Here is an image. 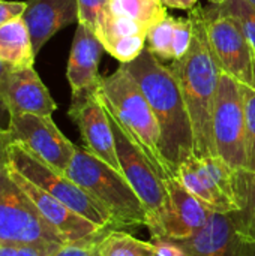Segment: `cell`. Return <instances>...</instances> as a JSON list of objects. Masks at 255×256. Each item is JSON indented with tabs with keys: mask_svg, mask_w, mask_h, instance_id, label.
<instances>
[{
	"mask_svg": "<svg viewBox=\"0 0 255 256\" xmlns=\"http://www.w3.org/2000/svg\"><path fill=\"white\" fill-rule=\"evenodd\" d=\"M192 40L188 52L170 68L179 82L194 134V154L218 156L213 141V110L222 69L210 46L204 8H192Z\"/></svg>",
	"mask_w": 255,
	"mask_h": 256,
	"instance_id": "obj_1",
	"label": "cell"
},
{
	"mask_svg": "<svg viewBox=\"0 0 255 256\" xmlns=\"http://www.w3.org/2000/svg\"><path fill=\"white\" fill-rule=\"evenodd\" d=\"M143 88L161 129V153L173 176L179 165L194 154L191 118L179 82L170 66L147 48L132 62L120 64Z\"/></svg>",
	"mask_w": 255,
	"mask_h": 256,
	"instance_id": "obj_2",
	"label": "cell"
},
{
	"mask_svg": "<svg viewBox=\"0 0 255 256\" xmlns=\"http://www.w3.org/2000/svg\"><path fill=\"white\" fill-rule=\"evenodd\" d=\"M99 94L108 114L141 148L156 171L164 178L173 176L161 153L158 120L138 81L120 66L111 75L102 76Z\"/></svg>",
	"mask_w": 255,
	"mask_h": 256,
	"instance_id": "obj_3",
	"label": "cell"
},
{
	"mask_svg": "<svg viewBox=\"0 0 255 256\" xmlns=\"http://www.w3.org/2000/svg\"><path fill=\"white\" fill-rule=\"evenodd\" d=\"M65 174L110 213L113 230L146 226L144 206L125 176L84 147L75 148Z\"/></svg>",
	"mask_w": 255,
	"mask_h": 256,
	"instance_id": "obj_4",
	"label": "cell"
},
{
	"mask_svg": "<svg viewBox=\"0 0 255 256\" xmlns=\"http://www.w3.org/2000/svg\"><path fill=\"white\" fill-rule=\"evenodd\" d=\"M0 243L54 250L68 244L17 184L9 166L0 170Z\"/></svg>",
	"mask_w": 255,
	"mask_h": 256,
	"instance_id": "obj_5",
	"label": "cell"
},
{
	"mask_svg": "<svg viewBox=\"0 0 255 256\" xmlns=\"http://www.w3.org/2000/svg\"><path fill=\"white\" fill-rule=\"evenodd\" d=\"M9 165L24 178L62 201L75 213L81 214L101 228L113 230L110 213L98 201H95L66 174L51 168L17 142H12L11 146Z\"/></svg>",
	"mask_w": 255,
	"mask_h": 256,
	"instance_id": "obj_6",
	"label": "cell"
},
{
	"mask_svg": "<svg viewBox=\"0 0 255 256\" xmlns=\"http://www.w3.org/2000/svg\"><path fill=\"white\" fill-rule=\"evenodd\" d=\"M236 171L219 156L192 154L179 165L176 177L213 212L234 213L242 208Z\"/></svg>",
	"mask_w": 255,
	"mask_h": 256,
	"instance_id": "obj_7",
	"label": "cell"
},
{
	"mask_svg": "<svg viewBox=\"0 0 255 256\" xmlns=\"http://www.w3.org/2000/svg\"><path fill=\"white\" fill-rule=\"evenodd\" d=\"M213 141L218 156L231 168H246V118L242 82L222 72L213 110Z\"/></svg>",
	"mask_w": 255,
	"mask_h": 256,
	"instance_id": "obj_8",
	"label": "cell"
},
{
	"mask_svg": "<svg viewBox=\"0 0 255 256\" xmlns=\"http://www.w3.org/2000/svg\"><path fill=\"white\" fill-rule=\"evenodd\" d=\"M110 123L114 132L116 150L122 174L144 206L146 228L152 231L158 224L167 201V190L164 183L165 178L156 171L141 148L131 140V136L111 116Z\"/></svg>",
	"mask_w": 255,
	"mask_h": 256,
	"instance_id": "obj_9",
	"label": "cell"
},
{
	"mask_svg": "<svg viewBox=\"0 0 255 256\" xmlns=\"http://www.w3.org/2000/svg\"><path fill=\"white\" fill-rule=\"evenodd\" d=\"M207 38L222 72L254 86V52L240 22L215 4L204 8Z\"/></svg>",
	"mask_w": 255,
	"mask_h": 256,
	"instance_id": "obj_10",
	"label": "cell"
},
{
	"mask_svg": "<svg viewBox=\"0 0 255 256\" xmlns=\"http://www.w3.org/2000/svg\"><path fill=\"white\" fill-rule=\"evenodd\" d=\"M8 130L12 141L33 156L63 174L68 171L77 146L60 132L51 116L12 112L9 114Z\"/></svg>",
	"mask_w": 255,
	"mask_h": 256,
	"instance_id": "obj_11",
	"label": "cell"
},
{
	"mask_svg": "<svg viewBox=\"0 0 255 256\" xmlns=\"http://www.w3.org/2000/svg\"><path fill=\"white\" fill-rule=\"evenodd\" d=\"M167 201L162 214L150 232L152 240L180 242L194 236L210 218L213 210L194 196L176 176L164 180Z\"/></svg>",
	"mask_w": 255,
	"mask_h": 256,
	"instance_id": "obj_12",
	"label": "cell"
},
{
	"mask_svg": "<svg viewBox=\"0 0 255 256\" xmlns=\"http://www.w3.org/2000/svg\"><path fill=\"white\" fill-rule=\"evenodd\" d=\"M68 116L78 128L84 148L116 171L122 172L116 150L114 132L99 90L83 98L71 99Z\"/></svg>",
	"mask_w": 255,
	"mask_h": 256,
	"instance_id": "obj_13",
	"label": "cell"
},
{
	"mask_svg": "<svg viewBox=\"0 0 255 256\" xmlns=\"http://www.w3.org/2000/svg\"><path fill=\"white\" fill-rule=\"evenodd\" d=\"M11 176L17 182V184L27 194V196L35 202L41 214L47 219V222L66 240L68 244H83L96 242L107 230L101 228L81 214L71 210L57 198L51 196L27 178H24L20 172H17L11 165Z\"/></svg>",
	"mask_w": 255,
	"mask_h": 256,
	"instance_id": "obj_14",
	"label": "cell"
},
{
	"mask_svg": "<svg viewBox=\"0 0 255 256\" xmlns=\"http://www.w3.org/2000/svg\"><path fill=\"white\" fill-rule=\"evenodd\" d=\"M177 243L188 256H255V246L242 236L234 213L213 212L194 236Z\"/></svg>",
	"mask_w": 255,
	"mask_h": 256,
	"instance_id": "obj_15",
	"label": "cell"
},
{
	"mask_svg": "<svg viewBox=\"0 0 255 256\" xmlns=\"http://www.w3.org/2000/svg\"><path fill=\"white\" fill-rule=\"evenodd\" d=\"M0 100L9 114L30 112L38 116H51L57 110V104L33 66H8L0 81Z\"/></svg>",
	"mask_w": 255,
	"mask_h": 256,
	"instance_id": "obj_16",
	"label": "cell"
},
{
	"mask_svg": "<svg viewBox=\"0 0 255 256\" xmlns=\"http://www.w3.org/2000/svg\"><path fill=\"white\" fill-rule=\"evenodd\" d=\"M104 51L105 48L96 34L87 26L77 22L66 68V78L71 86L72 99L99 90L102 80L99 74V62Z\"/></svg>",
	"mask_w": 255,
	"mask_h": 256,
	"instance_id": "obj_17",
	"label": "cell"
},
{
	"mask_svg": "<svg viewBox=\"0 0 255 256\" xmlns=\"http://www.w3.org/2000/svg\"><path fill=\"white\" fill-rule=\"evenodd\" d=\"M35 54L63 27L78 22V0H27L23 14Z\"/></svg>",
	"mask_w": 255,
	"mask_h": 256,
	"instance_id": "obj_18",
	"label": "cell"
},
{
	"mask_svg": "<svg viewBox=\"0 0 255 256\" xmlns=\"http://www.w3.org/2000/svg\"><path fill=\"white\" fill-rule=\"evenodd\" d=\"M35 50L30 33L23 18H15L0 26V62L11 68H32Z\"/></svg>",
	"mask_w": 255,
	"mask_h": 256,
	"instance_id": "obj_19",
	"label": "cell"
},
{
	"mask_svg": "<svg viewBox=\"0 0 255 256\" xmlns=\"http://www.w3.org/2000/svg\"><path fill=\"white\" fill-rule=\"evenodd\" d=\"M108 10L119 16H128L147 30L168 16L162 0H108Z\"/></svg>",
	"mask_w": 255,
	"mask_h": 256,
	"instance_id": "obj_20",
	"label": "cell"
},
{
	"mask_svg": "<svg viewBox=\"0 0 255 256\" xmlns=\"http://www.w3.org/2000/svg\"><path fill=\"white\" fill-rule=\"evenodd\" d=\"M96 248L101 256H155L152 242H143L125 231L111 228L99 237Z\"/></svg>",
	"mask_w": 255,
	"mask_h": 256,
	"instance_id": "obj_21",
	"label": "cell"
},
{
	"mask_svg": "<svg viewBox=\"0 0 255 256\" xmlns=\"http://www.w3.org/2000/svg\"><path fill=\"white\" fill-rule=\"evenodd\" d=\"M236 176L242 208L234 212V214L242 236L255 246V171L240 168L236 171Z\"/></svg>",
	"mask_w": 255,
	"mask_h": 256,
	"instance_id": "obj_22",
	"label": "cell"
},
{
	"mask_svg": "<svg viewBox=\"0 0 255 256\" xmlns=\"http://www.w3.org/2000/svg\"><path fill=\"white\" fill-rule=\"evenodd\" d=\"M176 18L168 15L161 22L149 28L146 48L159 60H173V33Z\"/></svg>",
	"mask_w": 255,
	"mask_h": 256,
	"instance_id": "obj_23",
	"label": "cell"
},
{
	"mask_svg": "<svg viewBox=\"0 0 255 256\" xmlns=\"http://www.w3.org/2000/svg\"><path fill=\"white\" fill-rule=\"evenodd\" d=\"M219 10L234 16L242 28L243 33L252 48L255 58V6L248 0H225L221 4H215Z\"/></svg>",
	"mask_w": 255,
	"mask_h": 256,
	"instance_id": "obj_24",
	"label": "cell"
},
{
	"mask_svg": "<svg viewBox=\"0 0 255 256\" xmlns=\"http://www.w3.org/2000/svg\"><path fill=\"white\" fill-rule=\"evenodd\" d=\"M245 98V118H246V170L255 171V58H254V86L242 84Z\"/></svg>",
	"mask_w": 255,
	"mask_h": 256,
	"instance_id": "obj_25",
	"label": "cell"
},
{
	"mask_svg": "<svg viewBox=\"0 0 255 256\" xmlns=\"http://www.w3.org/2000/svg\"><path fill=\"white\" fill-rule=\"evenodd\" d=\"M108 9V0H78V22L96 33L101 20Z\"/></svg>",
	"mask_w": 255,
	"mask_h": 256,
	"instance_id": "obj_26",
	"label": "cell"
},
{
	"mask_svg": "<svg viewBox=\"0 0 255 256\" xmlns=\"http://www.w3.org/2000/svg\"><path fill=\"white\" fill-rule=\"evenodd\" d=\"M192 40V21L191 18H176L173 33V62L182 58Z\"/></svg>",
	"mask_w": 255,
	"mask_h": 256,
	"instance_id": "obj_27",
	"label": "cell"
},
{
	"mask_svg": "<svg viewBox=\"0 0 255 256\" xmlns=\"http://www.w3.org/2000/svg\"><path fill=\"white\" fill-rule=\"evenodd\" d=\"M57 250L38 246L24 244H3L0 243V256H53Z\"/></svg>",
	"mask_w": 255,
	"mask_h": 256,
	"instance_id": "obj_28",
	"label": "cell"
},
{
	"mask_svg": "<svg viewBox=\"0 0 255 256\" xmlns=\"http://www.w3.org/2000/svg\"><path fill=\"white\" fill-rule=\"evenodd\" d=\"M98 240L83 244H65L53 256H101L96 248Z\"/></svg>",
	"mask_w": 255,
	"mask_h": 256,
	"instance_id": "obj_29",
	"label": "cell"
},
{
	"mask_svg": "<svg viewBox=\"0 0 255 256\" xmlns=\"http://www.w3.org/2000/svg\"><path fill=\"white\" fill-rule=\"evenodd\" d=\"M27 2H2L0 0V26L23 16Z\"/></svg>",
	"mask_w": 255,
	"mask_h": 256,
	"instance_id": "obj_30",
	"label": "cell"
},
{
	"mask_svg": "<svg viewBox=\"0 0 255 256\" xmlns=\"http://www.w3.org/2000/svg\"><path fill=\"white\" fill-rule=\"evenodd\" d=\"M155 248V256H188L183 248L174 240H152Z\"/></svg>",
	"mask_w": 255,
	"mask_h": 256,
	"instance_id": "obj_31",
	"label": "cell"
},
{
	"mask_svg": "<svg viewBox=\"0 0 255 256\" xmlns=\"http://www.w3.org/2000/svg\"><path fill=\"white\" fill-rule=\"evenodd\" d=\"M12 136L8 129L0 128V170L9 166L11 164V146H12Z\"/></svg>",
	"mask_w": 255,
	"mask_h": 256,
	"instance_id": "obj_32",
	"label": "cell"
},
{
	"mask_svg": "<svg viewBox=\"0 0 255 256\" xmlns=\"http://www.w3.org/2000/svg\"><path fill=\"white\" fill-rule=\"evenodd\" d=\"M198 0H162V3L167 8H173V9H192L195 8Z\"/></svg>",
	"mask_w": 255,
	"mask_h": 256,
	"instance_id": "obj_33",
	"label": "cell"
},
{
	"mask_svg": "<svg viewBox=\"0 0 255 256\" xmlns=\"http://www.w3.org/2000/svg\"><path fill=\"white\" fill-rule=\"evenodd\" d=\"M6 69H8V66L0 62V81H2V76H3ZM8 124H9V112L6 110V106L3 105V102L0 100V128L8 129Z\"/></svg>",
	"mask_w": 255,
	"mask_h": 256,
	"instance_id": "obj_34",
	"label": "cell"
},
{
	"mask_svg": "<svg viewBox=\"0 0 255 256\" xmlns=\"http://www.w3.org/2000/svg\"><path fill=\"white\" fill-rule=\"evenodd\" d=\"M210 2V4H221V3H224L225 0H209Z\"/></svg>",
	"mask_w": 255,
	"mask_h": 256,
	"instance_id": "obj_35",
	"label": "cell"
},
{
	"mask_svg": "<svg viewBox=\"0 0 255 256\" xmlns=\"http://www.w3.org/2000/svg\"><path fill=\"white\" fill-rule=\"evenodd\" d=\"M248 2H249L251 4H254V6H255V0H248Z\"/></svg>",
	"mask_w": 255,
	"mask_h": 256,
	"instance_id": "obj_36",
	"label": "cell"
}]
</instances>
